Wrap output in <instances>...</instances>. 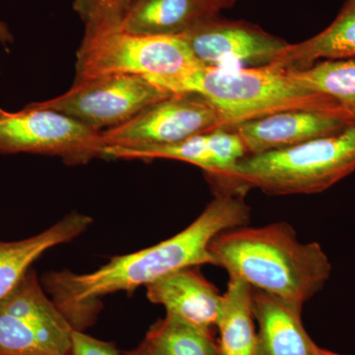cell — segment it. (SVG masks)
<instances>
[{"mask_svg":"<svg viewBox=\"0 0 355 355\" xmlns=\"http://www.w3.org/2000/svg\"><path fill=\"white\" fill-rule=\"evenodd\" d=\"M250 216L251 209L244 196L216 193L191 225L169 239L135 253L114 257L93 272L46 273L42 284L72 329L84 331L95 324L105 296L146 287L188 266L214 265L210 243L224 231L244 226Z\"/></svg>","mask_w":355,"mask_h":355,"instance_id":"cell-1","label":"cell"},{"mask_svg":"<svg viewBox=\"0 0 355 355\" xmlns=\"http://www.w3.org/2000/svg\"><path fill=\"white\" fill-rule=\"evenodd\" d=\"M214 265L252 288L304 305L330 279L331 263L319 243L299 241L286 222L261 227L240 226L214 237Z\"/></svg>","mask_w":355,"mask_h":355,"instance_id":"cell-2","label":"cell"},{"mask_svg":"<svg viewBox=\"0 0 355 355\" xmlns=\"http://www.w3.org/2000/svg\"><path fill=\"white\" fill-rule=\"evenodd\" d=\"M164 88L172 93L202 95L218 110L226 130L296 110L330 112L354 119L330 98L303 88L289 76L287 70L272 65L203 67Z\"/></svg>","mask_w":355,"mask_h":355,"instance_id":"cell-3","label":"cell"},{"mask_svg":"<svg viewBox=\"0 0 355 355\" xmlns=\"http://www.w3.org/2000/svg\"><path fill=\"white\" fill-rule=\"evenodd\" d=\"M355 171V125L343 132L243 158L225 186L216 193L310 195L328 190Z\"/></svg>","mask_w":355,"mask_h":355,"instance_id":"cell-4","label":"cell"},{"mask_svg":"<svg viewBox=\"0 0 355 355\" xmlns=\"http://www.w3.org/2000/svg\"><path fill=\"white\" fill-rule=\"evenodd\" d=\"M205 67L180 36L133 34L120 26H85L77 51L76 81L128 74L164 88Z\"/></svg>","mask_w":355,"mask_h":355,"instance_id":"cell-5","label":"cell"},{"mask_svg":"<svg viewBox=\"0 0 355 355\" xmlns=\"http://www.w3.org/2000/svg\"><path fill=\"white\" fill-rule=\"evenodd\" d=\"M73 331L33 268L0 300V355H71Z\"/></svg>","mask_w":355,"mask_h":355,"instance_id":"cell-6","label":"cell"},{"mask_svg":"<svg viewBox=\"0 0 355 355\" xmlns=\"http://www.w3.org/2000/svg\"><path fill=\"white\" fill-rule=\"evenodd\" d=\"M172 94L146 77L114 74L76 81L64 94L35 103L103 132L128 123Z\"/></svg>","mask_w":355,"mask_h":355,"instance_id":"cell-7","label":"cell"},{"mask_svg":"<svg viewBox=\"0 0 355 355\" xmlns=\"http://www.w3.org/2000/svg\"><path fill=\"white\" fill-rule=\"evenodd\" d=\"M104 148L101 132L36 103L15 113L0 114L1 154L55 156L74 166L103 158Z\"/></svg>","mask_w":355,"mask_h":355,"instance_id":"cell-8","label":"cell"},{"mask_svg":"<svg viewBox=\"0 0 355 355\" xmlns=\"http://www.w3.org/2000/svg\"><path fill=\"white\" fill-rule=\"evenodd\" d=\"M218 128L226 130L218 110L202 95L183 92L173 93L101 135L105 147L139 148L178 144Z\"/></svg>","mask_w":355,"mask_h":355,"instance_id":"cell-9","label":"cell"},{"mask_svg":"<svg viewBox=\"0 0 355 355\" xmlns=\"http://www.w3.org/2000/svg\"><path fill=\"white\" fill-rule=\"evenodd\" d=\"M180 37L205 67H266L289 44L259 26L217 15L200 21Z\"/></svg>","mask_w":355,"mask_h":355,"instance_id":"cell-10","label":"cell"},{"mask_svg":"<svg viewBox=\"0 0 355 355\" xmlns=\"http://www.w3.org/2000/svg\"><path fill=\"white\" fill-rule=\"evenodd\" d=\"M248 155L241 137L232 130H218L195 135L169 146L139 147L106 146L103 158L172 159L198 166L207 174L216 191L229 181L240 161Z\"/></svg>","mask_w":355,"mask_h":355,"instance_id":"cell-11","label":"cell"},{"mask_svg":"<svg viewBox=\"0 0 355 355\" xmlns=\"http://www.w3.org/2000/svg\"><path fill=\"white\" fill-rule=\"evenodd\" d=\"M354 119L324 111L282 112L231 128L239 135L248 155L270 153L343 132Z\"/></svg>","mask_w":355,"mask_h":355,"instance_id":"cell-12","label":"cell"},{"mask_svg":"<svg viewBox=\"0 0 355 355\" xmlns=\"http://www.w3.org/2000/svg\"><path fill=\"white\" fill-rule=\"evenodd\" d=\"M146 295L165 308L166 316L205 331L216 327L222 294L198 266L168 273L146 286Z\"/></svg>","mask_w":355,"mask_h":355,"instance_id":"cell-13","label":"cell"},{"mask_svg":"<svg viewBox=\"0 0 355 355\" xmlns=\"http://www.w3.org/2000/svg\"><path fill=\"white\" fill-rule=\"evenodd\" d=\"M302 305L253 288L258 355H338L320 347L302 323Z\"/></svg>","mask_w":355,"mask_h":355,"instance_id":"cell-14","label":"cell"},{"mask_svg":"<svg viewBox=\"0 0 355 355\" xmlns=\"http://www.w3.org/2000/svg\"><path fill=\"white\" fill-rule=\"evenodd\" d=\"M92 223L90 216L72 212L39 234L19 241H0V300L17 286L42 254L76 239Z\"/></svg>","mask_w":355,"mask_h":355,"instance_id":"cell-15","label":"cell"},{"mask_svg":"<svg viewBox=\"0 0 355 355\" xmlns=\"http://www.w3.org/2000/svg\"><path fill=\"white\" fill-rule=\"evenodd\" d=\"M209 0H135L121 29L148 36H181L200 21L217 15Z\"/></svg>","mask_w":355,"mask_h":355,"instance_id":"cell-16","label":"cell"},{"mask_svg":"<svg viewBox=\"0 0 355 355\" xmlns=\"http://www.w3.org/2000/svg\"><path fill=\"white\" fill-rule=\"evenodd\" d=\"M355 60V0H347L329 27L299 44H289L272 65L302 70L322 60Z\"/></svg>","mask_w":355,"mask_h":355,"instance_id":"cell-17","label":"cell"},{"mask_svg":"<svg viewBox=\"0 0 355 355\" xmlns=\"http://www.w3.org/2000/svg\"><path fill=\"white\" fill-rule=\"evenodd\" d=\"M254 320L253 288L244 280L230 277L216 323L220 355H258Z\"/></svg>","mask_w":355,"mask_h":355,"instance_id":"cell-18","label":"cell"},{"mask_svg":"<svg viewBox=\"0 0 355 355\" xmlns=\"http://www.w3.org/2000/svg\"><path fill=\"white\" fill-rule=\"evenodd\" d=\"M287 72L299 85L330 98L355 119V60H322Z\"/></svg>","mask_w":355,"mask_h":355,"instance_id":"cell-19","label":"cell"},{"mask_svg":"<svg viewBox=\"0 0 355 355\" xmlns=\"http://www.w3.org/2000/svg\"><path fill=\"white\" fill-rule=\"evenodd\" d=\"M146 340L164 355H220L211 331L169 316L151 326Z\"/></svg>","mask_w":355,"mask_h":355,"instance_id":"cell-20","label":"cell"},{"mask_svg":"<svg viewBox=\"0 0 355 355\" xmlns=\"http://www.w3.org/2000/svg\"><path fill=\"white\" fill-rule=\"evenodd\" d=\"M135 0H74V10L85 26H120Z\"/></svg>","mask_w":355,"mask_h":355,"instance_id":"cell-21","label":"cell"},{"mask_svg":"<svg viewBox=\"0 0 355 355\" xmlns=\"http://www.w3.org/2000/svg\"><path fill=\"white\" fill-rule=\"evenodd\" d=\"M71 355H125L114 343L98 340L84 331L72 333Z\"/></svg>","mask_w":355,"mask_h":355,"instance_id":"cell-22","label":"cell"},{"mask_svg":"<svg viewBox=\"0 0 355 355\" xmlns=\"http://www.w3.org/2000/svg\"><path fill=\"white\" fill-rule=\"evenodd\" d=\"M125 355H164L161 354L157 349L151 345L150 343L144 340L137 349L127 352Z\"/></svg>","mask_w":355,"mask_h":355,"instance_id":"cell-23","label":"cell"},{"mask_svg":"<svg viewBox=\"0 0 355 355\" xmlns=\"http://www.w3.org/2000/svg\"><path fill=\"white\" fill-rule=\"evenodd\" d=\"M13 40V35L11 34L8 26L0 21V42L3 44H8L12 43Z\"/></svg>","mask_w":355,"mask_h":355,"instance_id":"cell-24","label":"cell"},{"mask_svg":"<svg viewBox=\"0 0 355 355\" xmlns=\"http://www.w3.org/2000/svg\"><path fill=\"white\" fill-rule=\"evenodd\" d=\"M211 6L216 9L217 12L222 10V9L229 8L235 3L236 0H209Z\"/></svg>","mask_w":355,"mask_h":355,"instance_id":"cell-25","label":"cell"},{"mask_svg":"<svg viewBox=\"0 0 355 355\" xmlns=\"http://www.w3.org/2000/svg\"><path fill=\"white\" fill-rule=\"evenodd\" d=\"M4 112H6V110H3L2 108H0V114H3Z\"/></svg>","mask_w":355,"mask_h":355,"instance_id":"cell-26","label":"cell"}]
</instances>
